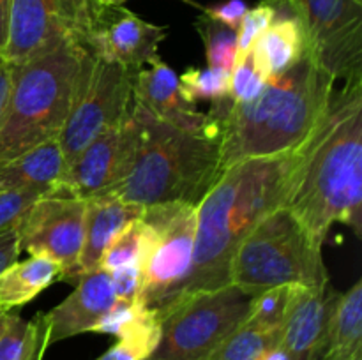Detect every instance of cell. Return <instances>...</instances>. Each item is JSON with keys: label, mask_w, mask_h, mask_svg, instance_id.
<instances>
[{"label": "cell", "mask_w": 362, "mask_h": 360, "mask_svg": "<svg viewBox=\"0 0 362 360\" xmlns=\"http://www.w3.org/2000/svg\"><path fill=\"white\" fill-rule=\"evenodd\" d=\"M283 207L322 247L336 222L362 235V80L334 88L320 122L296 148Z\"/></svg>", "instance_id": "cell-1"}, {"label": "cell", "mask_w": 362, "mask_h": 360, "mask_svg": "<svg viewBox=\"0 0 362 360\" xmlns=\"http://www.w3.org/2000/svg\"><path fill=\"white\" fill-rule=\"evenodd\" d=\"M293 159L296 150L246 159L223 169L197 205L193 263L175 299L230 284V265L239 244L264 215L283 205Z\"/></svg>", "instance_id": "cell-2"}, {"label": "cell", "mask_w": 362, "mask_h": 360, "mask_svg": "<svg viewBox=\"0 0 362 360\" xmlns=\"http://www.w3.org/2000/svg\"><path fill=\"white\" fill-rule=\"evenodd\" d=\"M336 80L310 55L265 83L258 97L233 102L219 126L221 169L246 159L293 152L327 109Z\"/></svg>", "instance_id": "cell-3"}, {"label": "cell", "mask_w": 362, "mask_h": 360, "mask_svg": "<svg viewBox=\"0 0 362 360\" xmlns=\"http://www.w3.org/2000/svg\"><path fill=\"white\" fill-rule=\"evenodd\" d=\"M141 140L133 168L106 193L141 207L187 203L197 207L221 175L219 136L159 122L133 102Z\"/></svg>", "instance_id": "cell-4"}, {"label": "cell", "mask_w": 362, "mask_h": 360, "mask_svg": "<svg viewBox=\"0 0 362 360\" xmlns=\"http://www.w3.org/2000/svg\"><path fill=\"white\" fill-rule=\"evenodd\" d=\"M85 52V46L67 42L11 66L9 95L0 116V164L59 138L73 104Z\"/></svg>", "instance_id": "cell-5"}, {"label": "cell", "mask_w": 362, "mask_h": 360, "mask_svg": "<svg viewBox=\"0 0 362 360\" xmlns=\"http://www.w3.org/2000/svg\"><path fill=\"white\" fill-rule=\"evenodd\" d=\"M230 284L250 296L285 284L327 286L322 246L281 205L264 215L239 244L230 265Z\"/></svg>", "instance_id": "cell-6"}, {"label": "cell", "mask_w": 362, "mask_h": 360, "mask_svg": "<svg viewBox=\"0 0 362 360\" xmlns=\"http://www.w3.org/2000/svg\"><path fill=\"white\" fill-rule=\"evenodd\" d=\"M251 296L233 284L194 292L158 311L159 341L148 360H204L244 323Z\"/></svg>", "instance_id": "cell-7"}, {"label": "cell", "mask_w": 362, "mask_h": 360, "mask_svg": "<svg viewBox=\"0 0 362 360\" xmlns=\"http://www.w3.org/2000/svg\"><path fill=\"white\" fill-rule=\"evenodd\" d=\"M133 81V71L85 52L73 104L57 138L66 168L92 140L129 115Z\"/></svg>", "instance_id": "cell-8"}, {"label": "cell", "mask_w": 362, "mask_h": 360, "mask_svg": "<svg viewBox=\"0 0 362 360\" xmlns=\"http://www.w3.org/2000/svg\"><path fill=\"white\" fill-rule=\"evenodd\" d=\"M306 53L336 81L362 80V0H293Z\"/></svg>", "instance_id": "cell-9"}, {"label": "cell", "mask_w": 362, "mask_h": 360, "mask_svg": "<svg viewBox=\"0 0 362 360\" xmlns=\"http://www.w3.org/2000/svg\"><path fill=\"white\" fill-rule=\"evenodd\" d=\"M88 30L90 0H11L2 56L20 66L67 42L87 48Z\"/></svg>", "instance_id": "cell-10"}, {"label": "cell", "mask_w": 362, "mask_h": 360, "mask_svg": "<svg viewBox=\"0 0 362 360\" xmlns=\"http://www.w3.org/2000/svg\"><path fill=\"white\" fill-rule=\"evenodd\" d=\"M141 217L158 235L144 268V302L158 313L175 299L189 275L197 235V207L187 203L152 205L145 207Z\"/></svg>", "instance_id": "cell-11"}, {"label": "cell", "mask_w": 362, "mask_h": 360, "mask_svg": "<svg viewBox=\"0 0 362 360\" xmlns=\"http://www.w3.org/2000/svg\"><path fill=\"white\" fill-rule=\"evenodd\" d=\"M85 210L87 200L81 198L64 193L41 196L16 224L20 251L53 258L62 267L60 281L76 284L85 239Z\"/></svg>", "instance_id": "cell-12"}, {"label": "cell", "mask_w": 362, "mask_h": 360, "mask_svg": "<svg viewBox=\"0 0 362 360\" xmlns=\"http://www.w3.org/2000/svg\"><path fill=\"white\" fill-rule=\"evenodd\" d=\"M141 140L140 120L129 115L92 140L66 168L59 193L88 200L106 193L133 168Z\"/></svg>", "instance_id": "cell-13"}, {"label": "cell", "mask_w": 362, "mask_h": 360, "mask_svg": "<svg viewBox=\"0 0 362 360\" xmlns=\"http://www.w3.org/2000/svg\"><path fill=\"white\" fill-rule=\"evenodd\" d=\"M166 34L165 27L145 21L126 7L90 2L87 49L99 59L136 73L159 59L158 49Z\"/></svg>", "instance_id": "cell-14"}, {"label": "cell", "mask_w": 362, "mask_h": 360, "mask_svg": "<svg viewBox=\"0 0 362 360\" xmlns=\"http://www.w3.org/2000/svg\"><path fill=\"white\" fill-rule=\"evenodd\" d=\"M133 102L159 122L186 131H209L219 136L218 124L184 99L179 76L161 59L134 73Z\"/></svg>", "instance_id": "cell-15"}, {"label": "cell", "mask_w": 362, "mask_h": 360, "mask_svg": "<svg viewBox=\"0 0 362 360\" xmlns=\"http://www.w3.org/2000/svg\"><path fill=\"white\" fill-rule=\"evenodd\" d=\"M338 293L327 286H296L281 325L279 344L292 360H320Z\"/></svg>", "instance_id": "cell-16"}, {"label": "cell", "mask_w": 362, "mask_h": 360, "mask_svg": "<svg viewBox=\"0 0 362 360\" xmlns=\"http://www.w3.org/2000/svg\"><path fill=\"white\" fill-rule=\"evenodd\" d=\"M115 302L110 272L98 268L85 274L74 286L73 293L59 306L45 313L48 323V342L64 341L74 335L92 332L98 321Z\"/></svg>", "instance_id": "cell-17"}, {"label": "cell", "mask_w": 362, "mask_h": 360, "mask_svg": "<svg viewBox=\"0 0 362 360\" xmlns=\"http://www.w3.org/2000/svg\"><path fill=\"white\" fill-rule=\"evenodd\" d=\"M145 207L112 194H98L87 200L85 210V239L78 267V281L88 272L98 270L103 253L113 239L122 232L131 221L144 215Z\"/></svg>", "instance_id": "cell-18"}, {"label": "cell", "mask_w": 362, "mask_h": 360, "mask_svg": "<svg viewBox=\"0 0 362 360\" xmlns=\"http://www.w3.org/2000/svg\"><path fill=\"white\" fill-rule=\"evenodd\" d=\"M66 161L52 140L0 164V191H25L39 196L59 193Z\"/></svg>", "instance_id": "cell-19"}, {"label": "cell", "mask_w": 362, "mask_h": 360, "mask_svg": "<svg viewBox=\"0 0 362 360\" xmlns=\"http://www.w3.org/2000/svg\"><path fill=\"white\" fill-rule=\"evenodd\" d=\"M250 53L265 80L281 76L306 55V37L300 21L292 13L279 16L258 37Z\"/></svg>", "instance_id": "cell-20"}, {"label": "cell", "mask_w": 362, "mask_h": 360, "mask_svg": "<svg viewBox=\"0 0 362 360\" xmlns=\"http://www.w3.org/2000/svg\"><path fill=\"white\" fill-rule=\"evenodd\" d=\"M59 279L62 267L45 254H28L27 260L14 261L0 272V309L25 306Z\"/></svg>", "instance_id": "cell-21"}, {"label": "cell", "mask_w": 362, "mask_h": 360, "mask_svg": "<svg viewBox=\"0 0 362 360\" xmlns=\"http://www.w3.org/2000/svg\"><path fill=\"white\" fill-rule=\"evenodd\" d=\"M357 356H362V279L336 296L320 360H354Z\"/></svg>", "instance_id": "cell-22"}, {"label": "cell", "mask_w": 362, "mask_h": 360, "mask_svg": "<svg viewBox=\"0 0 362 360\" xmlns=\"http://www.w3.org/2000/svg\"><path fill=\"white\" fill-rule=\"evenodd\" d=\"M48 346L45 313H37L28 321L9 313L0 330V360H42Z\"/></svg>", "instance_id": "cell-23"}, {"label": "cell", "mask_w": 362, "mask_h": 360, "mask_svg": "<svg viewBox=\"0 0 362 360\" xmlns=\"http://www.w3.org/2000/svg\"><path fill=\"white\" fill-rule=\"evenodd\" d=\"M156 229L144 217L131 221L119 235L110 242L103 253L99 268L112 272L126 265H140L145 268L156 244Z\"/></svg>", "instance_id": "cell-24"}, {"label": "cell", "mask_w": 362, "mask_h": 360, "mask_svg": "<svg viewBox=\"0 0 362 360\" xmlns=\"http://www.w3.org/2000/svg\"><path fill=\"white\" fill-rule=\"evenodd\" d=\"M279 330H265L250 321H244L204 360H258L267 349L279 344Z\"/></svg>", "instance_id": "cell-25"}, {"label": "cell", "mask_w": 362, "mask_h": 360, "mask_svg": "<svg viewBox=\"0 0 362 360\" xmlns=\"http://www.w3.org/2000/svg\"><path fill=\"white\" fill-rule=\"evenodd\" d=\"M158 314H156V311L148 309L145 302H141V300L124 302V300L115 299L108 313L98 321L92 332L122 339L129 337V335L144 334L148 330H158Z\"/></svg>", "instance_id": "cell-26"}, {"label": "cell", "mask_w": 362, "mask_h": 360, "mask_svg": "<svg viewBox=\"0 0 362 360\" xmlns=\"http://www.w3.org/2000/svg\"><path fill=\"white\" fill-rule=\"evenodd\" d=\"M198 35L205 48L207 67L230 74L237 60V32L209 16H200L194 21Z\"/></svg>", "instance_id": "cell-27"}, {"label": "cell", "mask_w": 362, "mask_h": 360, "mask_svg": "<svg viewBox=\"0 0 362 360\" xmlns=\"http://www.w3.org/2000/svg\"><path fill=\"white\" fill-rule=\"evenodd\" d=\"M180 92L191 104L211 101L212 104L232 101L230 99V74L219 73L211 67H189L179 76Z\"/></svg>", "instance_id": "cell-28"}, {"label": "cell", "mask_w": 362, "mask_h": 360, "mask_svg": "<svg viewBox=\"0 0 362 360\" xmlns=\"http://www.w3.org/2000/svg\"><path fill=\"white\" fill-rule=\"evenodd\" d=\"M293 288H296L293 284L276 286V288L251 296V306L246 321L265 328V330L281 332V325L286 311H288Z\"/></svg>", "instance_id": "cell-29"}, {"label": "cell", "mask_w": 362, "mask_h": 360, "mask_svg": "<svg viewBox=\"0 0 362 360\" xmlns=\"http://www.w3.org/2000/svg\"><path fill=\"white\" fill-rule=\"evenodd\" d=\"M276 16H278V9L271 4L260 2L258 6L247 9L239 28H237V60L250 55L255 42L267 30L269 25L276 20Z\"/></svg>", "instance_id": "cell-30"}, {"label": "cell", "mask_w": 362, "mask_h": 360, "mask_svg": "<svg viewBox=\"0 0 362 360\" xmlns=\"http://www.w3.org/2000/svg\"><path fill=\"white\" fill-rule=\"evenodd\" d=\"M265 83L267 80L255 66V60L250 53L244 59L237 60L230 73V99L233 102L253 101L264 90Z\"/></svg>", "instance_id": "cell-31"}, {"label": "cell", "mask_w": 362, "mask_h": 360, "mask_svg": "<svg viewBox=\"0 0 362 360\" xmlns=\"http://www.w3.org/2000/svg\"><path fill=\"white\" fill-rule=\"evenodd\" d=\"M158 341L159 328L122 337L95 360H148L158 346Z\"/></svg>", "instance_id": "cell-32"}, {"label": "cell", "mask_w": 362, "mask_h": 360, "mask_svg": "<svg viewBox=\"0 0 362 360\" xmlns=\"http://www.w3.org/2000/svg\"><path fill=\"white\" fill-rule=\"evenodd\" d=\"M110 279H112L113 293H115L117 300H124V302L141 300L144 302V267L126 265V267L115 268V270L110 272Z\"/></svg>", "instance_id": "cell-33"}, {"label": "cell", "mask_w": 362, "mask_h": 360, "mask_svg": "<svg viewBox=\"0 0 362 360\" xmlns=\"http://www.w3.org/2000/svg\"><path fill=\"white\" fill-rule=\"evenodd\" d=\"M39 194L25 191H0V233L14 228Z\"/></svg>", "instance_id": "cell-34"}, {"label": "cell", "mask_w": 362, "mask_h": 360, "mask_svg": "<svg viewBox=\"0 0 362 360\" xmlns=\"http://www.w3.org/2000/svg\"><path fill=\"white\" fill-rule=\"evenodd\" d=\"M247 9L250 7H247L244 0H225V2H218L214 6L204 7V14L211 18V20L218 21V23L237 32Z\"/></svg>", "instance_id": "cell-35"}, {"label": "cell", "mask_w": 362, "mask_h": 360, "mask_svg": "<svg viewBox=\"0 0 362 360\" xmlns=\"http://www.w3.org/2000/svg\"><path fill=\"white\" fill-rule=\"evenodd\" d=\"M20 242H18L16 226L0 233V272L18 261L20 256Z\"/></svg>", "instance_id": "cell-36"}, {"label": "cell", "mask_w": 362, "mask_h": 360, "mask_svg": "<svg viewBox=\"0 0 362 360\" xmlns=\"http://www.w3.org/2000/svg\"><path fill=\"white\" fill-rule=\"evenodd\" d=\"M11 88V64L0 53V116H2L4 108H6L7 95Z\"/></svg>", "instance_id": "cell-37"}, {"label": "cell", "mask_w": 362, "mask_h": 360, "mask_svg": "<svg viewBox=\"0 0 362 360\" xmlns=\"http://www.w3.org/2000/svg\"><path fill=\"white\" fill-rule=\"evenodd\" d=\"M11 0H0V53L7 41V23H9Z\"/></svg>", "instance_id": "cell-38"}, {"label": "cell", "mask_w": 362, "mask_h": 360, "mask_svg": "<svg viewBox=\"0 0 362 360\" xmlns=\"http://www.w3.org/2000/svg\"><path fill=\"white\" fill-rule=\"evenodd\" d=\"M258 360H292V359H290V355L286 353V349L283 348L281 344H276L274 348L267 349V352H265Z\"/></svg>", "instance_id": "cell-39"}, {"label": "cell", "mask_w": 362, "mask_h": 360, "mask_svg": "<svg viewBox=\"0 0 362 360\" xmlns=\"http://www.w3.org/2000/svg\"><path fill=\"white\" fill-rule=\"evenodd\" d=\"M260 2L271 4V6H274L278 11L286 9V13H290V7H292L293 0H260Z\"/></svg>", "instance_id": "cell-40"}, {"label": "cell", "mask_w": 362, "mask_h": 360, "mask_svg": "<svg viewBox=\"0 0 362 360\" xmlns=\"http://www.w3.org/2000/svg\"><path fill=\"white\" fill-rule=\"evenodd\" d=\"M90 2L98 4V6H122L126 0H90Z\"/></svg>", "instance_id": "cell-41"}, {"label": "cell", "mask_w": 362, "mask_h": 360, "mask_svg": "<svg viewBox=\"0 0 362 360\" xmlns=\"http://www.w3.org/2000/svg\"><path fill=\"white\" fill-rule=\"evenodd\" d=\"M9 313L11 311L0 309V330H2V327L6 325V320H7V316H9Z\"/></svg>", "instance_id": "cell-42"}, {"label": "cell", "mask_w": 362, "mask_h": 360, "mask_svg": "<svg viewBox=\"0 0 362 360\" xmlns=\"http://www.w3.org/2000/svg\"><path fill=\"white\" fill-rule=\"evenodd\" d=\"M354 360H362V356H357V359H354Z\"/></svg>", "instance_id": "cell-43"}]
</instances>
